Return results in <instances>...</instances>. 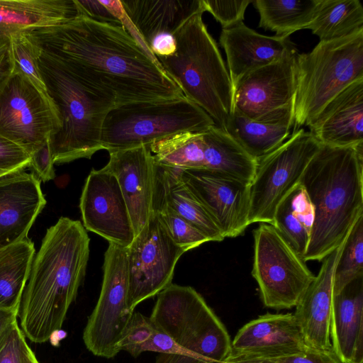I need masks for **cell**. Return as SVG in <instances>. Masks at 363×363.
I'll list each match as a JSON object with an SVG mask.
<instances>
[{
	"label": "cell",
	"mask_w": 363,
	"mask_h": 363,
	"mask_svg": "<svg viewBox=\"0 0 363 363\" xmlns=\"http://www.w3.org/2000/svg\"><path fill=\"white\" fill-rule=\"evenodd\" d=\"M83 86L117 106L184 96L157 59L121 25L79 15L26 33Z\"/></svg>",
	"instance_id": "1"
},
{
	"label": "cell",
	"mask_w": 363,
	"mask_h": 363,
	"mask_svg": "<svg viewBox=\"0 0 363 363\" xmlns=\"http://www.w3.org/2000/svg\"><path fill=\"white\" fill-rule=\"evenodd\" d=\"M89 242L83 224L67 217L47 230L18 310L21 330L31 342H45L61 329L85 275Z\"/></svg>",
	"instance_id": "2"
},
{
	"label": "cell",
	"mask_w": 363,
	"mask_h": 363,
	"mask_svg": "<svg viewBox=\"0 0 363 363\" xmlns=\"http://www.w3.org/2000/svg\"><path fill=\"white\" fill-rule=\"evenodd\" d=\"M299 183L314 208L303 260L322 261L345 241L363 214V143L354 147L320 144Z\"/></svg>",
	"instance_id": "3"
},
{
	"label": "cell",
	"mask_w": 363,
	"mask_h": 363,
	"mask_svg": "<svg viewBox=\"0 0 363 363\" xmlns=\"http://www.w3.org/2000/svg\"><path fill=\"white\" fill-rule=\"evenodd\" d=\"M203 13H194L174 32V53L157 60L184 96L225 131L234 109L233 86L217 43L203 21Z\"/></svg>",
	"instance_id": "4"
},
{
	"label": "cell",
	"mask_w": 363,
	"mask_h": 363,
	"mask_svg": "<svg viewBox=\"0 0 363 363\" xmlns=\"http://www.w3.org/2000/svg\"><path fill=\"white\" fill-rule=\"evenodd\" d=\"M38 60L47 93L61 121L60 129L50 138L54 164L90 159L103 150V123L116 106L115 102L86 88L47 53L40 50Z\"/></svg>",
	"instance_id": "5"
},
{
	"label": "cell",
	"mask_w": 363,
	"mask_h": 363,
	"mask_svg": "<svg viewBox=\"0 0 363 363\" xmlns=\"http://www.w3.org/2000/svg\"><path fill=\"white\" fill-rule=\"evenodd\" d=\"M150 318L179 348L170 363H223L231 352L225 327L191 286L172 284L162 291Z\"/></svg>",
	"instance_id": "6"
},
{
	"label": "cell",
	"mask_w": 363,
	"mask_h": 363,
	"mask_svg": "<svg viewBox=\"0 0 363 363\" xmlns=\"http://www.w3.org/2000/svg\"><path fill=\"white\" fill-rule=\"evenodd\" d=\"M359 79H363V31L320 41L311 52L298 54L294 130L306 125L333 97Z\"/></svg>",
	"instance_id": "7"
},
{
	"label": "cell",
	"mask_w": 363,
	"mask_h": 363,
	"mask_svg": "<svg viewBox=\"0 0 363 363\" xmlns=\"http://www.w3.org/2000/svg\"><path fill=\"white\" fill-rule=\"evenodd\" d=\"M216 125L197 104L184 96L117 106L107 114L101 144L108 152L149 146L182 132H203Z\"/></svg>",
	"instance_id": "8"
},
{
	"label": "cell",
	"mask_w": 363,
	"mask_h": 363,
	"mask_svg": "<svg viewBox=\"0 0 363 363\" xmlns=\"http://www.w3.org/2000/svg\"><path fill=\"white\" fill-rule=\"evenodd\" d=\"M9 46L0 49V136L30 155L60 129V117L48 94L20 71Z\"/></svg>",
	"instance_id": "9"
},
{
	"label": "cell",
	"mask_w": 363,
	"mask_h": 363,
	"mask_svg": "<svg viewBox=\"0 0 363 363\" xmlns=\"http://www.w3.org/2000/svg\"><path fill=\"white\" fill-rule=\"evenodd\" d=\"M253 235L252 275L263 304L275 310L296 307L315 276L272 224L262 223Z\"/></svg>",
	"instance_id": "10"
},
{
	"label": "cell",
	"mask_w": 363,
	"mask_h": 363,
	"mask_svg": "<svg viewBox=\"0 0 363 363\" xmlns=\"http://www.w3.org/2000/svg\"><path fill=\"white\" fill-rule=\"evenodd\" d=\"M320 146L311 133L298 128L279 147L257 161L250 186V224L272 223L277 206L299 184Z\"/></svg>",
	"instance_id": "11"
},
{
	"label": "cell",
	"mask_w": 363,
	"mask_h": 363,
	"mask_svg": "<svg viewBox=\"0 0 363 363\" xmlns=\"http://www.w3.org/2000/svg\"><path fill=\"white\" fill-rule=\"evenodd\" d=\"M133 312L128 303L127 248L108 242L101 293L83 333L87 350L97 357H114Z\"/></svg>",
	"instance_id": "12"
},
{
	"label": "cell",
	"mask_w": 363,
	"mask_h": 363,
	"mask_svg": "<svg viewBox=\"0 0 363 363\" xmlns=\"http://www.w3.org/2000/svg\"><path fill=\"white\" fill-rule=\"evenodd\" d=\"M152 213L127 248L128 303L133 311L172 284L176 264L185 252Z\"/></svg>",
	"instance_id": "13"
},
{
	"label": "cell",
	"mask_w": 363,
	"mask_h": 363,
	"mask_svg": "<svg viewBox=\"0 0 363 363\" xmlns=\"http://www.w3.org/2000/svg\"><path fill=\"white\" fill-rule=\"evenodd\" d=\"M298 54L284 56L240 79L233 86V110L252 120L294 116Z\"/></svg>",
	"instance_id": "14"
},
{
	"label": "cell",
	"mask_w": 363,
	"mask_h": 363,
	"mask_svg": "<svg viewBox=\"0 0 363 363\" xmlns=\"http://www.w3.org/2000/svg\"><path fill=\"white\" fill-rule=\"evenodd\" d=\"M179 170L225 238L239 236L250 225V183L208 169Z\"/></svg>",
	"instance_id": "15"
},
{
	"label": "cell",
	"mask_w": 363,
	"mask_h": 363,
	"mask_svg": "<svg viewBox=\"0 0 363 363\" xmlns=\"http://www.w3.org/2000/svg\"><path fill=\"white\" fill-rule=\"evenodd\" d=\"M79 208L83 226L108 242L128 248L135 238L125 201L116 177L92 169L85 181Z\"/></svg>",
	"instance_id": "16"
},
{
	"label": "cell",
	"mask_w": 363,
	"mask_h": 363,
	"mask_svg": "<svg viewBox=\"0 0 363 363\" xmlns=\"http://www.w3.org/2000/svg\"><path fill=\"white\" fill-rule=\"evenodd\" d=\"M104 168L112 173L118 182L135 237L152 213L155 169L153 155L145 145L111 152Z\"/></svg>",
	"instance_id": "17"
},
{
	"label": "cell",
	"mask_w": 363,
	"mask_h": 363,
	"mask_svg": "<svg viewBox=\"0 0 363 363\" xmlns=\"http://www.w3.org/2000/svg\"><path fill=\"white\" fill-rule=\"evenodd\" d=\"M45 204L33 173L23 170L0 179V248L26 238Z\"/></svg>",
	"instance_id": "18"
},
{
	"label": "cell",
	"mask_w": 363,
	"mask_h": 363,
	"mask_svg": "<svg viewBox=\"0 0 363 363\" xmlns=\"http://www.w3.org/2000/svg\"><path fill=\"white\" fill-rule=\"evenodd\" d=\"M220 43L226 55L233 86L250 72L288 55L298 53L289 37L264 35L243 22L222 29Z\"/></svg>",
	"instance_id": "19"
},
{
	"label": "cell",
	"mask_w": 363,
	"mask_h": 363,
	"mask_svg": "<svg viewBox=\"0 0 363 363\" xmlns=\"http://www.w3.org/2000/svg\"><path fill=\"white\" fill-rule=\"evenodd\" d=\"M306 345L292 313H267L244 326L231 343L233 354L269 357L297 354Z\"/></svg>",
	"instance_id": "20"
},
{
	"label": "cell",
	"mask_w": 363,
	"mask_h": 363,
	"mask_svg": "<svg viewBox=\"0 0 363 363\" xmlns=\"http://www.w3.org/2000/svg\"><path fill=\"white\" fill-rule=\"evenodd\" d=\"M306 126L321 144L354 147L363 143V79L333 97Z\"/></svg>",
	"instance_id": "21"
},
{
	"label": "cell",
	"mask_w": 363,
	"mask_h": 363,
	"mask_svg": "<svg viewBox=\"0 0 363 363\" xmlns=\"http://www.w3.org/2000/svg\"><path fill=\"white\" fill-rule=\"evenodd\" d=\"M343 242L325 257L319 272L296 306L294 313L306 346L330 350V323L335 267Z\"/></svg>",
	"instance_id": "22"
},
{
	"label": "cell",
	"mask_w": 363,
	"mask_h": 363,
	"mask_svg": "<svg viewBox=\"0 0 363 363\" xmlns=\"http://www.w3.org/2000/svg\"><path fill=\"white\" fill-rule=\"evenodd\" d=\"M330 337L342 363H363V277L333 295Z\"/></svg>",
	"instance_id": "23"
},
{
	"label": "cell",
	"mask_w": 363,
	"mask_h": 363,
	"mask_svg": "<svg viewBox=\"0 0 363 363\" xmlns=\"http://www.w3.org/2000/svg\"><path fill=\"white\" fill-rule=\"evenodd\" d=\"M80 15L77 0H0V49L11 38L68 22Z\"/></svg>",
	"instance_id": "24"
},
{
	"label": "cell",
	"mask_w": 363,
	"mask_h": 363,
	"mask_svg": "<svg viewBox=\"0 0 363 363\" xmlns=\"http://www.w3.org/2000/svg\"><path fill=\"white\" fill-rule=\"evenodd\" d=\"M152 205L168 207L196 227L210 241L220 242L225 239L207 211L183 182L179 169L155 163Z\"/></svg>",
	"instance_id": "25"
},
{
	"label": "cell",
	"mask_w": 363,
	"mask_h": 363,
	"mask_svg": "<svg viewBox=\"0 0 363 363\" xmlns=\"http://www.w3.org/2000/svg\"><path fill=\"white\" fill-rule=\"evenodd\" d=\"M121 3L146 45L155 35L174 34L192 15L205 12L203 0H121Z\"/></svg>",
	"instance_id": "26"
},
{
	"label": "cell",
	"mask_w": 363,
	"mask_h": 363,
	"mask_svg": "<svg viewBox=\"0 0 363 363\" xmlns=\"http://www.w3.org/2000/svg\"><path fill=\"white\" fill-rule=\"evenodd\" d=\"M294 127V116L252 120L233 110L225 131L257 162L284 143Z\"/></svg>",
	"instance_id": "27"
},
{
	"label": "cell",
	"mask_w": 363,
	"mask_h": 363,
	"mask_svg": "<svg viewBox=\"0 0 363 363\" xmlns=\"http://www.w3.org/2000/svg\"><path fill=\"white\" fill-rule=\"evenodd\" d=\"M313 221V206L299 183L277 206L272 225L303 259Z\"/></svg>",
	"instance_id": "28"
},
{
	"label": "cell",
	"mask_w": 363,
	"mask_h": 363,
	"mask_svg": "<svg viewBox=\"0 0 363 363\" xmlns=\"http://www.w3.org/2000/svg\"><path fill=\"white\" fill-rule=\"evenodd\" d=\"M204 169L251 183L257 162L225 130L216 125L203 132Z\"/></svg>",
	"instance_id": "29"
},
{
	"label": "cell",
	"mask_w": 363,
	"mask_h": 363,
	"mask_svg": "<svg viewBox=\"0 0 363 363\" xmlns=\"http://www.w3.org/2000/svg\"><path fill=\"white\" fill-rule=\"evenodd\" d=\"M35 252L28 237L0 248L1 308L18 311Z\"/></svg>",
	"instance_id": "30"
},
{
	"label": "cell",
	"mask_w": 363,
	"mask_h": 363,
	"mask_svg": "<svg viewBox=\"0 0 363 363\" xmlns=\"http://www.w3.org/2000/svg\"><path fill=\"white\" fill-rule=\"evenodd\" d=\"M306 29L320 41L346 38L363 31V7L359 0H320Z\"/></svg>",
	"instance_id": "31"
},
{
	"label": "cell",
	"mask_w": 363,
	"mask_h": 363,
	"mask_svg": "<svg viewBox=\"0 0 363 363\" xmlns=\"http://www.w3.org/2000/svg\"><path fill=\"white\" fill-rule=\"evenodd\" d=\"M320 0H253L259 15V26L289 37L306 29L312 21Z\"/></svg>",
	"instance_id": "32"
},
{
	"label": "cell",
	"mask_w": 363,
	"mask_h": 363,
	"mask_svg": "<svg viewBox=\"0 0 363 363\" xmlns=\"http://www.w3.org/2000/svg\"><path fill=\"white\" fill-rule=\"evenodd\" d=\"M203 132H182L152 143L149 149L155 163L179 169H203Z\"/></svg>",
	"instance_id": "33"
},
{
	"label": "cell",
	"mask_w": 363,
	"mask_h": 363,
	"mask_svg": "<svg viewBox=\"0 0 363 363\" xmlns=\"http://www.w3.org/2000/svg\"><path fill=\"white\" fill-rule=\"evenodd\" d=\"M361 277H363V214L354 223L343 242L333 274V294Z\"/></svg>",
	"instance_id": "34"
},
{
	"label": "cell",
	"mask_w": 363,
	"mask_h": 363,
	"mask_svg": "<svg viewBox=\"0 0 363 363\" xmlns=\"http://www.w3.org/2000/svg\"><path fill=\"white\" fill-rule=\"evenodd\" d=\"M156 215L171 239L185 252L210 240L196 227L167 206L152 205Z\"/></svg>",
	"instance_id": "35"
},
{
	"label": "cell",
	"mask_w": 363,
	"mask_h": 363,
	"mask_svg": "<svg viewBox=\"0 0 363 363\" xmlns=\"http://www.w3.org/2000/svg\"><path fill=\"white\" fill-rule=\"evenodd\" d=\"M11 55L20 71L40 91L47 93L38 66L39 48L26 33L13 35L9 43ZM48 94V93H47Z\"/></svg>",
	"instance_id": "36"
},
{
	"label": "cell",
	"mask_w": 363,
	"mask_h": 363,
	"mask_svg": "<svg viewBox=\"0 0 363 363\" xmlns=\"http://www.w3.org/2000/svg\"><path fill=\"white\" fill-rule=\"evenodd\" d=\"M155 329L156 325L150 317L133 312L119 342V351H126L133 357H137L143 352V346Z\"/></svg>",
	"instance_id": "37"
},
{
	"label": "cell",
	"mask_w": 363,
	"mask_h": 363,
	"mask_svg": "<svg viewBox=\"0 0 363 363\" xmlns=\"http://www.w3.org/2000/svg\"><path fill=\"white\" fill-rule=\"evenodd\" d=\"M252 0H203L205 11L213 15L223 29L235 26L244 19L247 7Z\"/></svg>",
	"instance_id": "38"
},
{
	"label": "cell",
	"mask_w": 363,
	"mask_h": 363,
	"mask_svg": "<svg viewBox=\"0 0 363 363\" xmlns=\"http://www.w3.org/2000/svg\"><path fill=\"white\" fill-rule=\"evenodd\" d=\"M30 154L16 143L0 136V179L29 167Z\"/></svg>",
	"instance_id": "39"
},
{
	"label": "cell",
	"mask_w": 363,
	"mask_h": 363,
	"mask_svg": "<svg viewBox=\"0 0 363 363\" xmlns=\"http://www.w3.org/2000/svg\"><path fill=\"white\" fill-rule=\"evenodd\" d=\"M27 345L26 337L16 322L0 340V363H23Z\"/></svg>",
	"instance_id": "40"
},
{
	"label": "cell",
	"mask_w": 363,
	"mask_h": 363,
	"mask_svg": "<svg viewBox=\"0 0 363 363\" xmlns=\"http://www.w3.org/2000/svg\"><path fill=\"white\" fill-rule=\"evenodd\" d=\"M252 357L267 363H342L333 352V348L323 350L308 346H306L303 352L297 354L269 357Z\"/></svg>",
	"instance_id": "41"
},
{
	"label": "cell",
	"mask_w": 363,
	"mask_h": 363,
	"mask_svg": "<svg viewBox=\"0 0 363 363\" xmlns=\"http://www.w3.org/2000/svg\"><path fill=\"white\" fill-rule=\"evenodd\" d=\"M50 139L30 155L29 167L40 181L44 182L55 177Z\"/></svg>",
	"instance_id": "42"
},
{
	"label": "cell",
	"mask_w": 363,
	"mask_h": 363,
	"mask_svg": "<svg viewBox=\"0 0 363 363\" xmlns=\"http://www.w3.org/2000/svg\"><path fill=\"white\" fill-rule=\"evenodd\" d=\"M80 15L86 16L94 21L112 25H121L120 21L100 1L77 0Z\"/></svg>",
	"instance_id": "43"
},
{
	"label": "cell",
	"mask_w": 363,
	"mask_h": 363,
	"mask_svg": "<svg viewBox=\"0 0 363 363\" xmlns=\"http://www.w3.org/2000/svg\"><path fill=\"white\" fill-rule=\"evenodd\" d=\"M147 46L157 58L168 57L176 51V39L172 33H162L153 36Z\"/></svg>",
	"instance_id": "44"
},
{
	"label": "cell",
	"mask_w": 363,
	"mask_h": 363,
	"mask_svg": "<svg viewBox=\"0 0 363 363\" xmlns=\"http://www.w3.org/2000/svg\"><path fill=\"white\" fill-rule=\"evenodd\" d=\"M18 311L0 308V340L8 329L17 322Z\"/></svg>",
	"instance_id": "45"
},
{
	"label": "cell",
	"mask_w": 363,
	"mask_h": 363,
	"mask_svg": "<svg viewBox=\"0 0 363 363\" xmlns=\"http://www.w3.org/2000/svg\"><path fill=\"white\" fill-rule=\"evenodd\" d=\"M23 363H39L34 352L27 345L23 352Z\"/></svg>",
	"instance_id": "46"
},
{
	"label": "cell",
	"mask_w": 363,
	"mask_h": 363,
	"mask_svg": "<svg viewBox=\"0 0 363 363\" xmlns=\"http://www.w3.org/2000/svg\"><path fill=\"white\" fill-rule=\"evenodd\" d=\"M223 363H232V362L224 361Z\"/></svg>",
	"instance_id": "47"
}]
</instances>
